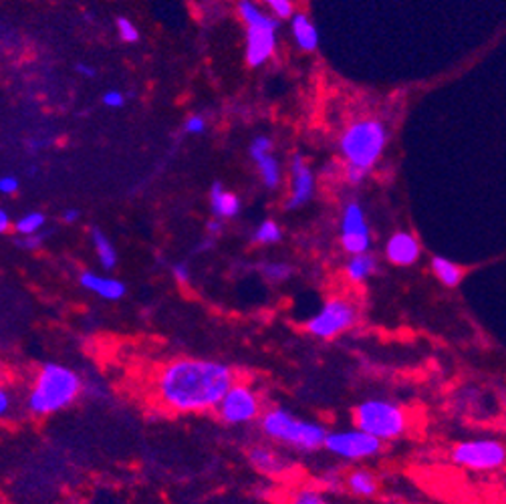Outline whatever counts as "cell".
I'll list each match as a JSON object with an SVG mask.
<instances>
[{
  "mask_svg": "<svg viewBox=\"0 0 506 504\" xmlns=\"http://www.w3.org/2000/svg\"><path fill=\"white\" fill-rule=\"evenodd\" d=\"M206 230L212 236H220L222 230H224V224H222V220L215 218V220H210V224L206 226Z\"/></svg>",
  "mask_w": 506,
  "mask_h": 504,
  "instance_id": "74e56055",
  "label": "cell"
},
{
  "mask_svg": "<svg viewBox=\"0 0 506 504\" xmlns=\"http://www.w3.org/2000/svg\"><path fill=\"white\" fill-rule=\"evenodd\" d=\"M236 382L234 369L215 359L180 357L167 361L156 376V400L174 414L215 412Z\"/></svg>",
  "mask_w": 506,
  "mask_h": 504,
  "instance_id": "6da1fadb",
  "label": "cell"
},
{
  "mask_svg": "<svg viewBox=\"0 0 506 504\" xmlns=\"http://www.w3.org/2000/svg\"><path fill=\"white\" fill-rule=\"evenodd\" d=\"M387 146V129L377 119H359L343 131L339 149L345 166L369 174Z\"/></svg>",
  "mask_w": 506,
  "mask_h": 504,
  "instance_id": "277c9868",
  "label": "cell"
},
{
  "mask_svg": "<svg viewBox=\"0 0 506 504\" xmlns=\"http://www.w3.org/2000/svg\"><path fill=\"white\" fill-rule=\"evenodd\" d=\"M430 269L434 272V277H436L444 287L448 289H456L460 282L464 279V271L460 264H456L454 261L446 259V256H440L436 254L430 262Z\"/></svg>",
  "mask_w": 506,
  "mask_h": 504,
  "instance_id": "ffe728a7",
  "label": "cell"
},
{
  "mask_svg": "<svg viewBox=\"0 0 506 504\" xmlns=\"http://www.w3.org/2000/svg\"><path fill=\"white\" fill-rule=\"evenodd\" d=\"M259 272L269 282H287L295 275V269L285 261H264L259 264Z\"/></svg>",
  "mask_w": 506,
  "mask_h": 504,
  "instance_id": "cb8c5ba5",
  "label": "cell"
},
{
  "mask_svg": "<svg viewBox=\"0 0 506 504\" xmlns=\"http://www.w3.org/2000/svg\"><path fill=\"white\" fill-rule=\"evenodd\" d=\"M79 285H81L89 293L100 297L103 300H119L126 297L128 293V287L123 285L119 279L115 277H105L100 275V272H93V271H83L81 275H79Z\"/></svg>",
  "mask_w": 506,
  "mask_h": 504,
  "instance_id": "9a60e30c",
  "label": "cell"
},
{
  "mask_svg": "<svg viewBox=\"0 0 506 504\" xmlns=\"http://www.w3.org/2000/svg\"><path fill=\"white\" fill-rule=\"evenodd\" d=\"M261 430L271 442L297 450V452H315L323 448L327 428L323 423L301 418L285 408H269L261 414Z\"/></svg>",
  "mask_w": 506,
  "mask_h": 504,
  "instance_id": "3957f363",
  "label": "cell"
},
{
  "mask_svg": "<svg viewBox=\"0 0 506 504\" xmlns=\"http://www.w3.org/2000/svg\"><path fill=\"white\" fill-rule=\"evenodd\" d=\"M281 241H282V228L277 220H272V218L263 220V223L256 226V230L253 233L254 244L272 246V244H279Z\"/></svg>",
  "mask_w": 506,
  "mask_h": 504,
  "instance_id": "603a6c76",
  "label": "cell"
},
{
  "mask_svg": "<svg viewBox=\"0 0 506 504\" xmlns=\"http://www.w3.org/2000/svg\"><path fill=\"white\" fill-rule=\"evenodd\" d=\"M377 271H379L377 256L371 251H368L359 254H349V259L343 267V277L348 279L351 285H361V282H368L371 277L377 275Z\"/></svg>",
  "mask_w": 506,
  "mask_h": 504,
  "instance_id": "2e32d148",
  "label": "cell"
},
{
  "mask_svg": "<svg viewBox=\"0 0 506 504\" xmlns=\"http://www.w3.org/2000/svg\"><path fill=\"white\" fill-rule=\"evenodd\" d=\"M272 139L269 136H256L253 141H251V147H248V152H251V157L254 160V157H259L263 154H271L272 152Z\"/></svg>",
  "mask_w": 506,
  "mask_h": 504,
  "instance_id": "f1b7e54d",
  "label": "cell"
},
{
  "mask_svg": "<svg viewBox=\"0 0 506 504\" xmlns=\"http://www.w3.org/2000/svg\"><path fill=\"white\" fill-rule=\"evenodd\" d=\"M355 428L377 438L379 442H392L402 438L410 430V415L404 405L384 397H371L353 410Z\"/></svg>",
  "mask_w": 506,
  "mask_h": 504,
  "instance_id": "5b68a950",
  "label": "cell"
},
{
  "mask_svg": "<svg viewBox=\"0 0 506 504\" xmlns=\"http://www.w3.org/2000/svg\"><path fill=\"white\" fill-rule=\"evenodd\" d=\"M323 448L335 458L348 460V462H359V460L374 458L381 452L384 442L366 434L359 428H348V430H327V436L323 442Z\"/></svg>",
  "mask_w": 506,
  "mask_h": 504,
  "instance_id": "30bf717a",
  "label": "cell"
},
{
  "mask_svg": "<svg viewBox=\"0 0 506 504\" xmlns=\"http://www.w3.org/2000/svg\"><path fill=\"white\" fill-rule=\"evenodd\" d=\"M386 259L396 267H412L420 261L422 246L420 241L407 230H397L386 242Z\"/></svg>",
  "mask_w": 506,
  "mask_h": 504,
  "instance_id": "5bb4252c",
  "label": "cell"
},
{
  "mask_svg": "<svg viewBox=\"0 0 506 504\" xmlns=\"http://www.w3.org/2000/svg\"><path fill=\"white\" fill-rule=\"evenodd\" d=\"M315 196V174L301 156L292 157L291 164V194L285 202L287 210H299Z\"/></svg>",
  "mask_w": 506,
  "mask_h": 504,
  "instance_id": "7c38bea8",
  "label": "cell"
},
{
  "mask_svg": "<svg viewBox=\"0 0 506 504\" xmlns=\"http://www.w3.org/2000/svg\"><path fill=\"white\" fill-rule=\"evenodd\" d=\"M91 242H93V249L97 259H100V264L105 271H113L118 267V261H119V254L118 249H115V244L111 242V238L103 233L100 228H91Z\"/></svg>",
  "mask_w": 506,
  "mask_h": 504,
  "instance_id": "44dd1931",
  "label": "cell"
},
{
  "mask_svg": "<svg viewBox=\"0 0 506 504\" xmlns=\"http://www.w3.org/2000/svg\"><path fill=\"white\" fill-rule=\"evenodd\" d=\"M254 164H256V167H259V174H261V180L264 184V188L277 190L281 182H282V170H281V164H279L277 157L272 156V152L254 157Z\"/></svg>",
  "mask_w": 506,
  "mask_h": 504,
  "instance_id": "7402d4cb",
  "label": "cell"
},
{
  "mask_svg": "<svg viewBox=\"0 0 506 504\" xmlns=\"http://www.w3.org/2000/svg\"><path fill=\"white\" fill-rule=\"evenodd\" d=\"M44 224H47V214H43L39 210H33L23 214L13 226H14V233L19 236H29L44 230Z\"/></svg>",
  "mask_w": 506,
  "mask_h": 504,
  "instance_id": "d4e9b609",
  "label": "cell"
},
{
  "mask_svg": "<svg viewBox=\"0 0 506 504\" xmlns=\"http://www.w3.org/2000/svg\"><path fill=\"white\" fill-rule=\"evenodd\" d=\"M79 218H81V214H79V210H75V208H67L63 212V223L65 224H75Z\"/></svg>",
  "mask_w": 506,
  "mask_h": 504,
  "instance_id": "8d00e7d4",
  "label": "cell"
},
{
  "mask_svg": "<svg viewBox=\"0 0 506 504\" xmlns=\"http://www.w3.org/2000/svg\"><path fill=\"white\" fill-rule=\"evenodd\" d=\"M215 412L228 426H246L261 418L263 400L253 385L234 382L222 395Z\"/></svg>",
  "mask_w": 506,
  "mask_h": 504,
  "instance_id": "9c48e42d",
  "label": "cell"
},
{
  "mask_svg": "<svg viewBox=\"0 0 506 504\" xmlns=\"http://www.w3.org/2000/svg\"><path fill=\"white\" fill-rule=\"evenodd\" d=\"M452 462L470 472H496L506 462V448L501 440L474 438L452 448Z\"/></svg>",
  "mask_w": 506,
  "mask_h": 504,
  "instance_id": "ba28073f",
  "label": "cell"
},
{
  "mask_svg": "<svg viewBox=\"0 0 506 504\" xmlns=\"http://www.w3.org/2000/svg\"><path fill=\"white\" fill-rule=\"evenodd\" d=\"M19 188H21V182L16 176L6 174L0 178V194H5V196H13V194L19 192Z\"/></svg>",
  "mask_w": 506,
  "mask_h": 504,
  "instance_id": "836d02e7",
  "label": "cell"
},
{
  "mask_svg": "<svg viewBox=\"0 0 506 504\" xmlns=\"http://www.w3.org/2000/svg\"><path fill=\"white\" fill-rule=\"evenodd\" d=\"M85 390L83 377L63 364H44L26 394V410L37 418L71 408Z\"/></svg>",
  "mask_w": 506,
  "mask_h": 504,
  "instance_id": "7a4b0ae2",
  "label": "cell"
},
{
  "mask_svg": "<svg viewBox=\"0 0 506 504\" xmlns=\"http://www.w3.org/2000/svg\"><path fill=\"white\" fill-rule=\"evenodd\" d=\"M359 321V307L349 297H331L307 321V331L321 341L337 339Z\"/></svg>",
  "mask_w": 506,
  "mask_h": 504,
  "instance_id": "52a82bcc",
  "label": "cell"
},
{
  "mask_svg": "<svg viewBox=\"0 0 506 504\" xmlns=\"http://www.w3.org/2000/svg\"><path fill=\"white\" fill-rule=\"evenodd\" d=\"M172 275L177 282H180V285H188L190 279H192L190 264L188 262H176L172 267Z\"/></svg>",
  "mask_w": 506,
  "mask_h": 504,
  "instance_id": "e575fe53",
  "label": "cell"
},
{
  "mask_svg": "<svg viewBox=\"0 0 506 504\" xmlns=\"http://www.w3.org/2000/svg\"><path fill=\"white\" fill-rule=\"evenodd\" d=\"M184 131L190 136L204 134V131H206V119H204L202 115H190V118L184 123Z\"/></svg>",
  "mask_w": 506,
  "mask_h": 504,
  "instance_id": "4dcf8cb0",
  "label": "cell"
},
{
  "mask_svg": "<svg viewBox=\"0 0 506 504\" xmlns=\"http://www.w3.org/2000/svg\"><path fill=\"white\" fill-rule=\"evenodd\" d=\"M11 228H13L11 216H8V212L5 208H0V234L8 233V230H11Z\"/></svg>",
  "mask_w": 506,
  "mask_h": 504,
  "instance_id": "d590c367",
  "label": "cell"
},
{
  "mask_svg": "<svg viewBox=\"0 0 506 504\" xmlns=\"http://www.w3.org/2000/svg\"><path fill=\"white\" fill-rule=\"evenodd\" d=\"M118 33H119V39L123 43H128V45H133V43L139 41V31L138 26L133 24L126 16H119L118 19Z\"/></svg>",
  "mask_w": 506,
  "mask_h": 504,
  "instance_id": "4316f807",
  "label": "cell"
},
{
  "mask_svg": "<svg viewBox=\"0 0 506 504\" xmlns=\"http://www.w3.org/2000/svg\"><path fill=\"white\" fill-rule=\"evenodd\" d=\"M47 241V233L41 230L37 234H29V236H19V241H16V246H21L24 251H39L41 246Z\"/></svg>",
  "mask_w": 506,
  "mask_h": 504,
  "instance_id": "f546056e",
  "label": "cell"
},
{
  "mask_svg": "<svg viewBox=\"0 0 506 504\" xmlns=\"http://www.w3.org/2000/svg\"><path fill=\"white\" fill-rule=\"evenodd\" d=\"M291 33L301 51L313 52L319 47V31L313 24V21L309 19V14H305V13L292 14L291 16Z\"/></svg>",
  "mask_w": 506,
  "mask_h": 504,
  "instance_id": "d6986e66",
  "label": "cell"
},
{
  "mask_svg": "<svg viewBox=\"0 0 506 504\" xmlns=\"http://www.w3.org/2000/svg\"><path fill=\"white\" fill-rule=\"evenodd\" d=\"M339 242L348 254L371 251V228L368 224L366 210L359 202H348L339 223Z\"/></svg>",
  "mask_w": 506,
  "mask_h": 504,
  "instance_id": "8fae6325",
  "label": "cell"
},
{
  "mask_svg": "<svg viewBox=\"0 0 506 504\" xmlns=\"http://www.w3.org/2000/svg\"><path fill=\"white\" fill-rule=\"evenodd\" d=\"M264 5L271 8L277 19H291L295 11H292V0H264Z\"/></svg>",
  "mask_w": 506,
  "mask_h": 504,
  "instance_id": "83f0119b",
  "label": "cell"
},
{
  "mask_svg": "<svg viewBox=\"0 0 506 504\" xmlns=\"http://www.w3.org/2000/svg\"><path fill=\"white\" fill-rule=\"evenodd\" d=\"M75 69H77V73H79V75H83V77H87V79L95 77V73H97V71H95L91 65H87V63H77Z\"/></svg>",
  "mask_w": 506,
  "mask_h": 504,
  "instance_id": "f35d334b",
  "label": "cell"
},
{
  "mask_svg": "<svg viewBox=\"0 0 506 504\" xmlns=\"http://www.w3.org/2000/svg\"><path fill=\"white\" fill-rule=\"evenodd\" d=\"M103 105L110 109H119L126 105V95L118 90H111V91H105L103 93Z\"/></svg>",
  "mask_w": 506,
  "mask_h": 504,
  "instance_id": "d6a6232c",
  "label": "cell"
},
{
  "mask_svg": "<svg viewBox=\"0 0 506 504\" xmlns=\"http://www.w3.org/2000/svg\"><path fill=\"white\" fill-rule=\"evenodd\" d=\"M13 408H14L13 392L8 390L6 385H0V420L6 418V415L13 412Z\"/></svg>",
  "mask_w": 506,
  "mask_h": 504,
  "instance_id": "1f68e13d",
  "label": "cell"
},
{
  "mask_svg": "<svg viewBox=\"0 0 506 504\" xmlns=\"http://www.w3.org/2000/svg\"><path fill=\"white\" fill-rule=\"evenodd\" d=\"M343 486L353 497L371 499L379 490V479L374 472L368 471V468H353L351 472L343 476Z\"/></svg>",
  "mask_w": 506,
  "mask_h": 504,
  "instance_id": "ac0fdd59",
  "label": "cell"
},
{
  "mask_svg": "<svg viewBox=\"0 0 506 504\" xmlns=\"http://www.w3.org/2000/svg\"><path fill=\"white\" fill-rule=\"evenodd\" d=\"M246 458L256 472L269 476V479H281V476H287L292 471V462L287 456L264 444L248 448Z\"/></svg>",
  "mask_w": 506,
  "mask_h": 504,
  "instance_id": "4fadbf2b",
  "label": "cell"
},
{
  "mask_svg": "<svg viewBox=\"0 0 506 504\" xmlns=\"http://www.w3.org/2000/svg\"><path fill=\"white\" fill-rule=\"evenodd\" d=\"M291 504H327L323 492L315 486H301L291 497Z\"/></svg>",
  "mask_w": 506,
  "mask_h": 504,
  "instance_id": "484cf974",
  "label": "cell"
},
{
  "mask_svg": "<svg viewBox=\"0 0 506 504\" xmlns=\"http://www.w3.org/2000/svg\"><path fill=\"white\" fill-rule=\"evenodd\" d=\"M238 14L246 24V63L259 69L274 55L277 49V19L266 14L254 0H238Z\"/></svg>",
  "mask_w": 506,
  "mask_h": 504,
  "instance_id": "8992f818",
  "label": "cell"
},
{
  "mask_svg": "<svg viewBox=\"0 0 506 504\" xmlns=\"http://www.w3.org/2000/svg\"><path fill=\"white\" fill-rule=\"evenodd\" d=\"M210 208L218 220H230L241 214L243 202L234 192L226 190L220 182H215L210 188Z\"/></svg>",
  "mask_w": 506,
  "mask_h": 504,
  "instance_id": "e0dca14e",
  "label": "cell"
}]
</instances>
